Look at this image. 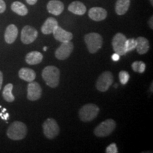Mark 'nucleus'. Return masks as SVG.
<instances>
[{
	"label": "nucleus",
	"mask_w": 153,
	"mask_h": 153,
	"mask_svg": "<svg viewBox=\"0 0 153 153\" xmlns=\"http://www.w3.org/2000/svg\"><path fill=\"white\" fill-rule=\"evenodd\" d=\"M60 70L55 66H47L42 72V77L46 85L51 88L57 87L60 82Z\"/></svg>",
	"instance_id": "f257e3e1"
},
{
	"label": "nucleus",
	"mask_w": 153,
	"mask_h": 153,
	"mask_svg": "<svg viewBox=\"0 0 153 153\" xmlns=\"http://www.w3.org/2000/svg\"><path fill=\"white\" fill-rule=\"evenodd\" d=\"M27 127L21 121H14L9 126L7 135L13 140H20L24 139L27 134Z\"/></svg>",
	"instance_id": "f03ea898"
},
{
	"label": "nucleus",
	"mask_w": 153,
	"mask_h": 153,
	"mask_svg": "<svg viewBox=\"0 0 153 153\" xmlns=\"http://www.w3.org/2000/svg\"><path fill=\"white\" fill-rule=\"evenodd\" d=\"M85 41L90 53H97L102 47L103 38L97 33H90L85 35Z\"/></svg>",
	"instance_id": "7ed1b4c3"
},
{
	"label": "nucleus",
	"mask_w": 153,
	"mask_h": 153,
	"mask_svg": "<svg viewBox=\"0 0 153 153\" xmlns=\"http://www.w3.org/2000/svg\"><path fill=\"white\" fill-rule=\"evenodd\" d=\"M99 112V108L96 104H85L80 108L79 118L83 122H89L97 117Z\"/></svg>",
	"instance_id": "20e7f679"
},
{
	"label": "nucleus",
	"mask_w": 153,
	"mask_h": 153,
	"mask_svg": "<svg viewBox=\"0 0 153 153\" xmlns=\"http://www.w3.org/2000/svg\"><path fill=\"white\" fill-rule=\"evenodd\" d=\"M116 123L114 120L107 119L101 122L96 127L94 131L96 136L97 137H107L112 133V132L116 128Z\"/></svg>",
	"instance_id": "39448f33"
},
{
	"label": "nucleus",
	"mask_w": 153,
	"mask_h": 153,
	"mask_svg": "<svg viewBox=\"0 0 153 153\" xmlns=\"http://www.w3.org/2000/svg\"><path fill=\"white\" fill-rule=\"evenodd\" d=\"M43 133L48 139H53L60 133V127L53 118H48L43 124Z\"/></svg>",
	"instance_id": "423d86ee"
},
{
	"label": "nucleus",
	"mask_w": 153,
	"mask_h": 153,
	"mask_svg": "<svg viewBox=\"0 0 153 153\" xmlns=\"http://www.w3.org/2000/svg\"><path fill=\"white\" fill-rule=\"evenodd\" d=\"M113 82H114V76L112 73L109 71H106L99 76L96 87L99 91L105 92L109 89Z\"/></svg>",
	"instance_id": "0eeeda50"
},
{
	"label": "nucleus",
	"mask_w": 153,
	"mask_h": 153,
	"mask_svg": "<svg viewBox=\"0 0 153 153\" xmlns=\"http://www.w3.org/2000/svg\"><path fill=\"white\" fill-rule=\"evenodd\" d=\"M127 38L126 36L121 33H118L114 36L112 40V46L115 53L119 55H125L126 51V42Z\"/></svg>",
	"instance_id": "6e6552de"
},
{
	"label": "nucleus",
	"mask_w": 153,
	"mask_h": 153,
	"mask_svg": "<svg viewBox=\"0 0 153 153\" xmlns=\"http://www.w3.org/2000/svg\"><path fill=\"white\" fill-rule=\"evenodd\" d=\"M74 49V45L71 41L62 42L60 46L55 51V57L60 60H66L70 57Z\"/></svg>",
	"instance_id": "1a4fd4ad"
},
{
	"label": "nucleus",
	"mask_w": 153,
	"mask_h": 153,
	"mask_svg": "<svg viewBox=\"0 0 153 153\" xmlns=\"http://www.w3.org/2000/svg\"><path fill=\"white\" fill-rule=\"evenodd\" d=\"M38 37V31L35 28L30 26H25L21 33V40L24 44H30Z\"/></svg>",
	"instance_id": "9d476101"
},
{
	"label": "nucleus",
	"mask_w": 153,
	"mask_h": 153,
	"mask_svg": "<svg viewBox=\"0 0 153 153\" xmlns=\"http://www.w3.org/2000/svg\"><path fill=\"white\" fill-rule=\"evenodd\" d=\"M42 89L36 82H30L28 85L27 99L30 101H37L41 97Z\"/></svg>",
	"instance_id": "9b49d317"
},
{
	"label": "nucleus",
	"mask_w": 153,
	"mask_h": 153,
	"mask_svg": "<svg viewBox=\"0 0 153 153\" xmlns=\"http://www.w3.org/2000/svg\"><path fill=\"white\" fill-rule=\"evenodd\" d=\"M54 38L57 41L61 42H67V41H71V40L73 38V35L70 32L67 31V30H64L60 26H57L55 29L53 30V32Z\"/></svg>",
	"instance_id": "f8f14e48"
},
{
	"label": "nucleus",
	"mask_w": 153,
	"mask_h": 153,
	"mask_svg": "<svg viewBox=\"0 0 153 153\" xmlns=\"http://www.w3.org/2000/svg\"><path fill=\"white\" fill-rule=\"evenodd\" d=\"M47 9L50 14L58 16L64 10V4L59 0H51L47 4Z\"/></svg>",
	"instance_id": "ddd939ff"
},
{
	"label": "nucleus",
	"mask_w": 153,
	"mask_h": 153,
	"mask_svg": "<svg viewBox=\"0 0 153 153\" xmlns=\"http://www.w3.org/2000/svg\"><path fill=\"white\" fill-rule=\"evenodd\" d=\"M89 16L95 22H100L106 18L107 11L101 7H92L89 11Z\"/></svg>",
	"instance_id": "4468645a"
},
{
	"label": "nucleus",
	"mask_w": 153,
	"mask_h": 153,
	"mask_svg": "<svg viewBox=\"0 0 153 153\" xmlns=\"http://www.w3.org/2000/svg\"><path fill=\"white\" fill-rule=\"evenodd\" d=\"M18 28L14 24H10L6 28L4 33V39L6 43L11 44L16 41L18 36Z\"/></svg>",
	"instance_id": "2eb2a0df"
},
{
	"label": "nucleus",
	"mask_w": 153,
	"mask_h": 153,
	"mask_svg": "<svg viewBox=\"0 0 153 153\" xmlns=\"http://www.w3.org/2000/svg\"><path fill=\"white\" fill-rule=\"evenodd\" d=\"M58 26V22L56 19L53 18V17H49L48 18L45 22H44L41 27V31L43 34L48 35V34L52 33L55 28Z\"/></svg>",
	"instance_id": "dca6fc26"
},
{
	"label": "nucleus",
	"mask_w": 153,
	"mask_h": 153,
	"mask_svg": "<svg viewBox=\"0 0 153 153\" xmlns=\"http://www.w3.org/2000/svg\"><path fill=\"white\" fill-rule=\"evenodd\" d=\"M135 41H136L135 49L137 50V52L139 54L143 55L148 52L149 49H150V43L147 38L140 36L135 39Z\"/></svg>",
	"instance_id": "f3484780"
},
{
	"label": "nucleus",
	"mask_w": 153,
	"mask_h": 153,
	"mask_svg": "<svg viewBox=\"0 0 153 153\" xmlns=\"http://www.w3.org/2000/svg\"><path fill=\"white\" fill-rule=\"evenodd\" d=\"M19 76L24 81L30 82L36 79V74L34 70L28 68H23L19 71Z\"/></svg>",
	"instance_id": "a211bd4d"
},
{
	"label": "nucleus",
	"mask_w": 153,
	"mask_h": 153,
	"mask_svg": "<svg viewBox=\"0 0 153 153\" xmlns=\"http://www.w3.org/2000/svg\"><path fill=\"white\" fill-rule=\"evenodd\" d=\"M68 10L70 12L76 15H84L87 11V8L85 5L81 1H73L69 5Z\"/></svg>",
	"instance_id": "6ab92c4d"
},
{
	"label": "nucleus",
	"mask_w": 153,
	"mask_h": 153,
	"mask_svg": "<svg viewBox=\"0 0 153 153\" xmlns=\"http://www.w3.org/2000/svg\"><path fill=\"white\" fill-rule=\"evenodd\" d=\"M43 54H41L40 52L38 51H32V52L28 53L26 56V62L28 65H38L41 63L43 61Z\"/></svg>",
	"instance_id": "aec40b11"
},
{
	"label": "nucleus",
	"mask_w": 153,
	"mask_h": 153,
	"mask_svg": "<svg viewBox=\"0 0 153 153\" xmlns=\"http://www.w3.org/2000/svg\"><path fill=\"white\" fill-rule=\"evenodd\" d=\"M131 1L130 0H117L116 3V14L118 15H123L128 10Z\"/></svg>",
	"instance_id": "412c9836"
},
{
	"label": "nucleus",
	"mask_w": 153,
	"mask_h": 153,
	"mask_svg": "<svg viewBox=\"0 0 153 153\" xmlns=\"http://www.w3.org/2000/svg\"><path fill=\"white\" fill-rule=\"evenodd\" d=\"M11 10L20 16H26L28 14V9L24 4L20 1H14L11 4Z\"/></svg>",
	"instance_id": "4be33fe9"
},
{
	"label": "nucleus",
	"mask_w": 153,
	"mask_h": 153,
	"mask_svg": "<svg viewBox=\"0 0 153 153\" xmlns=\"http://www.w3.org/2000/svg\"><path fill=\"white\" fill-rule=\"evenodd\" d=\"M14 86L12 84H7L3 89L2 96L4 100L7 102H13L14 101L15 97L12 94V89Z\"/></svg>",
	"instance_id": "5701e85b"
},
{
	"label": "nucleus",
	"mask_w": 153,
	"mask_h": 153,
	"mask_svg": "<svg viewBox=\"0 0 153 153\" xmlns=\"http://www.w3.org/2000/svg\"><path fill=\"white\" fill-rule=\"evenodd\" d=\"M145 68H146V65L143 61H135L132 64V69L133 71L139 72V73H143L145 71Z\"/></svg>",
	"instance_id": "b1692460"
},
{
	"label": "nucleus",
	"mask_w": 153,
	"mask_h": 153,
	"mask_svg": "<svg viewBox=\"0 0 153 153\" xmlns=\"http://www.w3.org/2000/svg\"><path fill=\"white\" fill-rule=\"evenodd\" d=\"M136 48V41L134 38H129L126 42V53L131 52Z\"/></svg>",
	"instance_id": "393cba45"
},
{
	"label": "nucleus",
	"mask_w": 153,
	"mask_h": 153,
	"mask_svg": "<svg viewBox=\"0 0 153 153\" xmlns=\"http://www.w3.org/2000/svg\"><path fill=\"white\" fill-rule=\"evenodd\" d=\"M130 79V75L128 72L122 70L119 72V79L122 85H126Z\"/></svg>",
	"instance_id": "a878e982"
},
{
	"label": "nucleus",
	"mask_w": 153,
	"mask_h": 153,
	"mask_svg": "<svg viewBox=\"0 0 153 153\" xmlns=\"http://www.w3.org/2000/svg\"><path fill=\"white\" fill-rule=\"evenodd\" d=\"M118 148L116 143H111L106 149V153H118Z\"/></svg>",
	"instance_id": "bb28decb"
},
{
	"label": "nucleus",
	"mask_w": 153,
	"mask_h": 153,
	"mask_svg": "<svg viewBox=\"0 0 153 153\" xmlns=\"http://www.w3.org/2000/svg\"><path fill=\"white\" fill-rule=\"evenodd\" d=\"M6 10V4L4 0H0V14L4 12Z\"/></svg>",
	"instance_id": "cd10ccee"
},
{
	"label": "nucleus",
	"mask_w": 153,
	"mask_h": 153,
	"mask_svg": "<svg viewBox=\"0 0 153 153\" xmlns=\"http://www.w3.org/2000/svg\"><path fill=\"white\" fill-rule=\"evenodd\" d=\"M120 55H118V53H115L114 54H113V55H112L111 58H112V60H113L115 61V62H116V61H118V60H119V59H120Z\"/></svg>",
	"instance_id": "c85d7f7f"
},
{
	"label": "nucleus",
	"mask_w": 153,
	"mask_h": 153,
	"mask_svg": "<svg viewBox=\"0 0 153 153\" xmlns=\"http://www.w3.org/2000/svg\"><path fill=\"white\" fill-rule=\"evenodd\" d=\"M26 2L28 4L34 5L36 2H37L38 0H26Z\"/></svg>",
	"instance_id": "c756f323"
},
{
	"label": "nucleus",
	"mask_w": 153,
	"mask_h": 153,
	"mask_svg": "<svg viewBox=\"0 0 153 153\" xmlns=\"http://www.w3.org/2000/svg\"><path fill=\"white\" fill-rule=\"evenodd\" d=\"M2 82H3V74L1 71H0V89H1V86H2Z\"/></svg>",
	"instance_id": "7c9ffc66"
},
{
	"label": "nucleus",
	"mask_w": 153,
	"mask_h": 153,
	"mask_svg": "<svg viewBox=\"0 0 153 153\" xmlns=\"http://www.w3.org/2000/svg\"><path fill=\"white\" fill-rule=\"evenodd\" d=\"M0 116H1V118H3V119L8 120V118H9V114H6L5 115H4L2 114H0Z\"/></svg>",
	"instance_id": "2f4dec72"
},
{
	"label": "nucleus",
	"mask_w": 153,
	"mask_h": 153,
	"mask_svg": "<svg viewBox=\"0 0 153 153\" xmlns=\"http://www.w3.org/2000/svg\"><path fill=\"white\" fill-rule=\"evenodd\" d=\"M149 26L151 28V29H152L153 26H152V16H151V18L150 20H149Z\"/></svg>",
	"instance_id": "473e14b6"
},
{
	"label": "nucleus",
	"mask_w": 153,
	"mask_h": 153,
	"mask_svg": "<svg viewBox=\"0 0 153 153\" xmlns=\"http://www.w3.org/2000/svg\"><path fill=\"white\" fill-rule=\"evenodd\" d=\"M47 48H47L46 46H45V47L43 48V51H47Z\"/></svg>",
	"instance_id": "72a5a7b5"
},
{
	"label": "nucleus",
	"mask_w": 153,
	"mask_h": 153,
	"mask_svg": "<svg viewBox=\"0 0 153 153\" xmlns=\"http://www.w3.org/2000/svg\"><path fill=\"white\" fill-rule=\"evenodd\" d=\"M150 2H151V4L153 5V0H150Z\"/></svg>",
	"instance_id": "f704fd0d"
},
{
	"label": "nucleus",
	"mask_w": 153,
	"mask_h": 153,
	"mask_svg": "<svg viewBox=\"0 0 153 153\" xmlns=\"http://www.w3.org/2000/svg\"><path fill=\"white\" fill-rule=\"evenodd\" d=\"M114 87H118V85H115Z\"/></svg>",
	"instance_id": "c9c22d12"
}]
</instances>
